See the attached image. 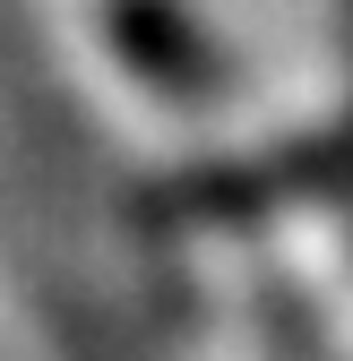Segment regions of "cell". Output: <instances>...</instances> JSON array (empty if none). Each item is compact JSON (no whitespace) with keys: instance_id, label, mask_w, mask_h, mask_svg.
<instances>
[{"instance_id":"1","label":"cell","mask_w":353,"mask_h":361,"mask_svg":"<svg viewBox=\"0 0 353 361\" xmlns=\"http://www.w3.org/2000/svg\"><path fill=\"white\" fill-rule=\"evenodd\" d=\"M104 35L129 61V78L155 86L164 104H215L233 86V61L181 0H104Z\"/></svg>"}]
</instances>
